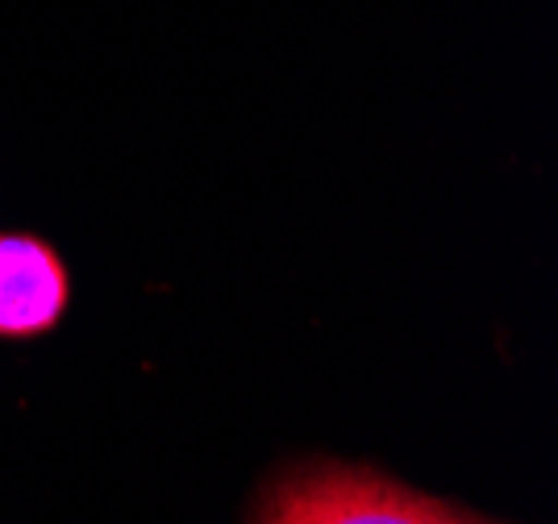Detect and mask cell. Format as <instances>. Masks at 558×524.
Returning <instances> with one entry per match:
<instances>
[{
  "instance_id": "2",
  "label": "cell",
  "mask_w": 558,
  "mask_h": 524,
  "mask_svg": "<svg viewBox=\"0 0 558 524\" xmlns=\"http://www.w3.org/2000/svg\"><path fill=\"white\" fill-rule=\"evenodd\" d=\"M68 300V267L43 237L0 233V338L47 333L63 320Z\"/></svg>"
},
{
  "instance_id": "1",
  "label": "cell",
  "mask_w": 558,
  "mask_h": 524,
  "mask_svg": "<svg viewBox=\"0 0 558 524\" xmlns=\"http://www.w3.org/2000/svg\"><path fill=\"white\" fill-rule=\"evenodd\" d=\"M258 524H480L375 475H292L267 496Z\"/></svg>"
}]
</instances>
